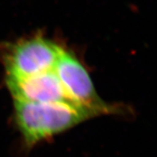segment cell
I'll return each instance as SVG.
<instances>
[{"label":"cell","mask_w":157,"mask_h":157,"mask_svg":"<svg viewBox=\"0 0 157 157\" xmlns=\"http://www.w3.org/2000/svg\"><path fill=\"white\" fill-rule=\"evenodd\" d=\"M6 83L15 100L71 103L54 70L22 78L6 77Z\"/></svg>","instance_id":"cell-4"},{"label":"cell","mask_w":157,"mask_h":157,"mask_svg":"<svg viewBox=\"0 0 157 157\" xmlns=\"http://www.w3.org/2000/svg\"><path fill=\"white\" fill-rule=\"evenodd\" d=\"M54 71L71 103L91 112L95 116L116 112L113 106L99 98L87 69L73 54L64 50Z\"/></svg>","instance_id":"cell-3"},{"label":"cell","mask_w":157,"mask_h":157,"mask_svg":"<svg viewBox=\"0 0 157 157\" xmlns=\"http://www.w3.org/2000/svg\"><path fill=\"white\" fill-rule=\"evenodd\" d=\"M64 50L43 37H34L6 48L2 63L6 77L22 78L53 71Z\"/></svg>","instance_id":"cell-2"},{"label":"cell","mask_w":157,"mask_h":157,"mask_svg":"<svg viewBox=\"0 0 157 157\" xmlns=\"http://www.w3.org/2000/svg\"><path fill=\"white\" fill-rule=\"evenodd\" d=\"M17 126L27 146L61 133L95 117L87 110L69 103H33L15 100Z\"/></svg>","instance_id":"cell-1"}]
</instances>
